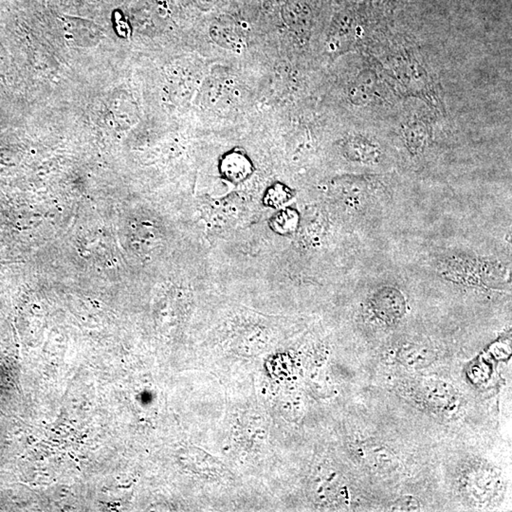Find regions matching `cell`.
Returning <instances> with one entry per match:
<instances>
[{
	"instance_id": "cell-4",
	"label": "cell",
	"mask_w": 512,
	"mask_h": 512,
	"mask_svg": "<svg viewBox=\"0 0 512 512\" xmlns=\"http://www.w3.org/2000/svg\"><path fill=\"white\" fill-rule=\"evenodd\" d=\"M285 23L297 31H307L313 26V12L303 2H292L285 5L282 9Z\"/></svg>"
},
{
	"instance_id": "cell-8",
	"label": "cell",
	"mask_w": 512,
	"mask_h": 512,
	"mask_svg": "<svg viewBox=\"0 0 512 512\" xmlns=\"http://www.w3.org/2000/svg\"><path fill=\"white\" fill-rule=\"evenodd\" d=\"M290 197L292 196L287 187L276 184L268 190L264 202L271 207L277 208L289 202Z\"/></svg>"
},
{
	"instance_id": "cell-1",
	"label": "cell",
	"mask_w": 512,
	"mask_h": 512,
	"mask_svg": "<svg viewBox=\"0 0 512 512\" xmlns=\"http://www.w3.org/2000/svg\"><path fill=\"white\" fill-rule=\"evenodd\" d=\"M344 149L345 156L355 162L375 163L381 156L379 146L363 136L351 137L345 142Z\"/></svg>"
},
{
	"instance_id": "cell-2",
	"label": "cell",
	"mask_w": 512,
	"mask_h": 512,
	"mask_svg": "<svg viewBox=\"0 0 512 512\" xmlns=\"http://www.w3.org/2000/svg\"><path fill=\"white\" fill-rule=\"evenodd\" d=\"M210 36L218 46L232 51L239 49L241 44L236 25L229 17H219L213 21L210 28Z\"/></svg>"
},
{
	"instance_id": "cell-10",
	"label": "cell",
	"mask_w": 512,
	"mask_h": 512,
	"mask_svg": "<svg viewBox=\"0 0 512 512\" xmlns=\"http://www.w3.org/2000/svg\"><path fill=\"white\" fill-rule=\"evenodd\" d=\"M203 3L213 5L215 0H202Z\"/></svg>"
},
{
	"instance_id": "cell-3",
	"label": "cell",
	"mask_w": 512,
	"mask_h": 512,
	"mask_svg": "<svg viewBox=\"0 0 512 512\" xmlns=\"http://www.w3.org/2000/svg\"><path fill=\"white\" fill-rule=\"evenodd\" d=\"M376 91L377 78L373 71L363 70L351 86L348 95L353 104L364 105L371 103Z\"/></svg>"
},
{
	"instance_id": "cell-7",
	"label": "cell",
	"mask_w": 512,
	"mask_h": 512,
	"mask_svg": "<svg viewBox=\"0 0 512 512\" xmlns=\"http://www.w3.org/2000/svg\"><path fill=\"white\" fill-rule=\"evenodd\" d=\"M298 223L296 213L292 210H283L276 213L271 220V227L279 234H290L296 228Z\"/></svg>"
},
{
	"instance_id": "cell-6",
	"label": "cell",
	"mask_w": 512,
	"mask_h": 512,
	"mask_svg": "<svg viewBox=\"0 0 512 512\" xmlns=\"http://www.w3.org/2000/svg\"><path fill=\"white\" fill-rule=\"evenodd\" d=\"M405 139L407 142L409 149L414 151H419L426 144L427 132L426 126L419 121L410 123L405 128Z\"/></svg>"
},
{
	"instance_id": "cell-5",
	"label": "cell",
	"mask_w": 512,
	"mask_h": 512,
	"mask_svg": "<svg viewBox=\"0 0 512 512\" xmlns=\"http://www.w3.org/2000/svg\"><path fill=\"white\" fill-rule=\"evenodd\" d=\"M223 172L229 179L233 181H240V179L246 178L250 172L249 162L242 155L229 156L224 160Z\"/></svg>"
},
{
	"instance_id": "cell-9",
	"label": "cell",
	"mask_w": 512,
	"mask_h": 512,
	"mask_svg": "<svg viewBox=\"0 0 512 512\" xmlns=\"http://www.w3.org/2000/svg\"><path fill=\"white\" fill-rule=\"evenodd\" d=\"M393 511H419V503L418 500L410 497V496H405L396 501L394 506H392Z\"/></svg>"
}]
</instances>
